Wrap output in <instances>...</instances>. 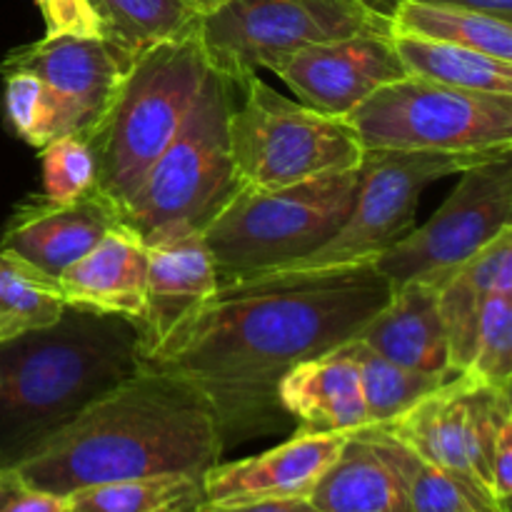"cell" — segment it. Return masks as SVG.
I'll use <instances>...</instances> for the list:
<instances>
[{"label":"cell","mask_w":512,"mask_h":512,"mask_svg":"<svg viewBox=\"0 0 512 512\" xmlns=\"http://www.w3.org/2000/svg\"><path fill=\"white\" fill-rule=\"evenodd\" d=\"M373 428L403 483L410 512H510L483 485L428 463L380 425Z\"/></svg>","instance_id":"25"},{"label":"cell","mask_w":512,"mask_h":512,"mask_svg":"<svg viewBox=\"0 0 512 512\" xmlns=\"http://www.w3.org/2000/svg\"><path fill=\"white\" fill-rule=\"evenodd\" d=\"M243 90L228 123L240 188L273 190L360 168L365 148L348 120L308 108L258 75Z\"/></svg>","instance_id":"7"},{"label":"cell","mask_w":512,"mask_h":512,"mask_svg":"<svg viewBox=\"0 0 512 512\" xmlns=\"http://www.w3.org/2000/svg\"><path fill=\"white\" fill-rule=\"evenodd\" d=\"M360 33L390 35L368 0H230L198 23L210 70L240 88L298 50Z\"/></svg>","instance_id":"9"},{"label":"cell","mask_w":512,"mask_h":512,"mask_svg":"<svg viewBox=\"0 0 512 512\" xmlns=\"http://www.w3.org/2000/svg\"><path fill=\"white\" fill-rule=\"evenodd\" d=\"M345 348L358 363L368 425L390 423L450 380L445 375L418 373V370L390 363L358 338L348 340Z\"/></svg>","instance_id":"29"},{"label":"cell","mask_w":512,"mask_h":512,"mask_svg":"<svg viewBox=\"0 0 512 512\" xmlns=\"http://www.w3.org/2000/svg\"><path fill=\"white\" fill-rule=\"evenodd\" d=\"M278 400L303 433H353L368 425L358 363L345 345L288 370Z\"/></svg>","instance_id":"20"},{"label":"cell","mask_w":512,"mask_h":512,"mask_svg":"<svg viewBox=\"0 0 512 512\" xmlns=\"http://www.w3.org/2000/svg\"><path fill=\"white\" fill-rule=\"evenodd\" d=\"M185 3H188V8L193 10L198 18H203V15H208V13H213V10L223 8V5L230 3V0H185Z\"/></svg>","instance_id":"38"},{"label":"cell","mask_w":512,"mask_h":512,"mask_svg":"<svg viewBox=\"0 0 512 512\" xmlns=\"http://www.w3.org/2000/svg\"><path fill=\"white\" fill-rule=\"evenodd\" d=\"M65 308L58 278L10 250H0V310L30 333L58 323Z\"/></svg>","instance_id":"30"},{"label":"cell","mask_w":512,"mask_h":512,"mask_svg":"<svg viewBox=\"0 0 512 512\" xmlns=\"http://www.w3.org/2000/svg\"><path fill=\"white\" fill-rule=\"evenodd\" d=\"M23 333H28V330H25L23 325L13 318V315H8L5 310H0V345L8 343V340L20 338Z\"/></svg>","instance_id":"37"},{"label":"cell","mask_w":512,"mask_h":512,"mask_svg":"<svg viewBox=\"0 0 512 512\" xmlns=\"http://www.w3.org/2000/svg\"><path fill=\"white\" fill-rule=\"evenodd\" d=\"M390 293L373 263L218 285L143 368L193 383L213 408L223 448L265 438L293 423L278 400L283 375L358 338Z\"/></svg>","instance_id":"1"},{"label":"cell","mask_w":512,"mask_h":512,"mask_svg":"<svg viewBox=\"0 0 512 512\" xmlns=\"http://www.w3.org/2000/svg\"><path fill=\"white\" fill-rule=\"evenodd\" d=\"M203 503V478L158 475L75 490L68 512H195Z\"/></svg>","instance_id":"28"},{"label":"cell","mask_w":512,"mask_h":512,"mask_svg":"<svg viewBox=\"0 0 512 512\" xmlns=\"http://www.w3.org/2000/svg\"><path fill=\"white\" fill-rule=\"evenodd\" d=\"M138 338L133 320L65 308L58 323L0 345V468L23 463L138 373Z\"/></svg>","instance_id":"3"},{"label":"cell","mask_w":512,"mask_h":512,"mask_svg":"<svg viewBox=\"0 0 512 512\" xmlns=\"http://www.w3.org/2000/svg\"><path fill=\"white\" fill-rule=\"evenodd\" d=\"M460 375L483 388L512 393V290L485 295L473 360Z\"/></svg>","instance_id":"31"},{"label":"cell","mask_w":512,"mask_h":512,"mask_svg":"<svg viewBox=\"0 0 512 512\" xmlns=\"http://www.w3.org/2000/svg\"><path fill=\"white\" fill-rule=\"evenodd\" d=\"M45 20V38H100L103 23L90 0H35Z\"/></svg>","instance_id":"33"},{"label":"cell","mask_w":512,"mask_h":512,"mask_svg":"<svg viewBox=\"0 0 512 512\" xmlns=\"http://www.w3.org/2000/svg\"><path fill=\"white\" fill-rule=\"evenodd\" d=\"M350 433H303L253 458L218 463L203 475L205 503L310 498Z\"/></svg>","instance_id":"14"},{"label":"cell","mask_w":512,"mask_h":512,"mask_svg":"<svg viewBox=\"0 0 512 512\" xmlns=\"http://www.w3.org/2000/svg\"><path fill=\"white\" fill-rule=\"evenodd\" d=\"M388 20L390 35L463 45L512 63V20L420 0H398Z\"/></svg>","instance_id":"23"},{"label":"cell","mask_w":512,"mask_h":512,"mask_svg":"<svg viewBox=\"0 0 512 512\" xmlns=\"http://www.w3.org/2000/svg\"><path fill=\"white\" fill-rule=\"evenodd\" d=\"M420 3L453 5V8L475 10V13L495 15V18L512 20V0H420Z\"/></svg>","instance_id":"36"},{"label":"cell","mask_w":512,"mask_h":512,"mask_svg":"<svg viewBox=\"0 0 512 512\" xmlns=\"http://www.w3.org/2000/svg\"><path fill=\"white\" fill-rule=\"evenodd\" d=\"M208 70L195 28L143 50L123 73L98 130L88 140L98 160L95 190L118 215L183 128Z\"/></svg>","instance_id":"4"},{"label":"cell","mask_w":512,"mask_h":512,"mask_svg":"<svg viewBox=\"0 0 512 512\" xmlns=\"http://www.w3.org/2000/svg\"><path fill=\"white\" fill-rule=\"evenodd\" d=\"M358 170L273 190L240 188L203 230L218 283L288 268L328 243L353 208Z\"/></svg>","instance_id":"6"},{"label":"cell","mask_w":512,"mask_h":512,"mask_svg":"<svg viewBox=\"0 0 512 512\" xmlns=\"http://www.w3.org/2000/svg\"><path fill=\"white\" fill-rule=\"evenodd\" d=\"M233 88L208 70L183 128L120 208V223L145 245L188 230L203 233L240 190L228 133Z\"/></svg>","instance_id":"5"},{"label":"cell","mask_w":512,"mask_h":512,"mask_svg":"<svg viewBox=\"0 0 512 512\" xmlns=\"http://www.w3.org/2000/svg\"><path fill=\"white\" fill-rule=\"evenodd\" d=\"M58 283L68 308L118 315L138 325L148 290V245L123 223L113 225L58 275Z\"/></svg>","instance_id":"17"},{"label":"cell","mask_w":512,"mask_h":512,"mask_svg":"<svg viewBox=\"0 0 512 512\" xmlns=\"http://www.w3.org/2000/svg\"><path fill=\"white\" fill-rule=\"evenodd\" d=\"M0 512H68V498L35 488L8 465L0 468Z\"/></svg>","instance_id":"34"},{"label":"cell","mask_w":512,"mask_h":512,"mask_svg":"<svg viewBox=\"0 0 512 512\" xmlns=\"http://www.w3.org/2000/svg\"><path fill=\"white\" fill-rule=\"evenodd\" d=\"M368 348L408 370L455 378L448 335L438 303V285L425 278L395 285L388 303L358 333Z\"/></svg>","instance_id":"19"},{"label":"cell","mask_w":512,"mask_h":512,"mask_svg":"<svg viewBox=\"0 0 512 512\" xmlns=\"http://www.w3.org/2000/svg\"><path fill=\"white\" fill-rule=\"evenodd\" d=\"M505 153H433V150H365L353 208L343 228L315 253L283 270H320L375 263L415 228L425 188Z\"/></svg>","instance_id":"10"},{"label":"cell","mask_w":512,"mask_h":512,"mask_svg":"<svg viewBox=\"0 0 512 512\" xmlns=\"http://www.w3.org/2000/svg\"><path fill=\"white\" fill-rule=\"evenodd\" d=\"M510 400L512 393H498L455 375L380 428L428 463L493 493L490 463L500 425L512 418Z\"/></svg>","instance_id":"12"},{"label":"cell","mask_w":512,"mask_h":512,"mask_svg":"<svg viewBox=\"0 0 512 512\" xmlns=\"http://www.w3.org/2000/svg\"><path fill=\"white\" fill-rule=\"evenodd\" d=\"M118 223V210L98 190L75 203L28 195L5 223L0 250H10L58 278Z\"/></svg>","instance_id":"15"},{"label":"cell","mask_w":512,"mask_h":512,"mask_svg":"<svg viewBox=\"0 0 512 512\" xmlns=\"http://www.w3.org/2000/svg\"><path fill=\"white\" fill-rule=\"evenodd\" d=\"M345 120L365 150H512V95L448 88L413 75L370 93Z\"/></svg>","instance_id":"8"},{"label":"cell","mask_w":512,"mask_h":512,"mask_svg":"<svg viewBox=\"0 0 512 512\" xmlns=\"http://www.w3.org/2000/svg\"><path fill=\"white\" fill-rule=\"evenodd\" d=\"M425 280L438 285L440 315L448 335L450 370L460 375L473 360L485 295L495 290H512V225L500 230L463 265L438 278Z\"/></svg>","instance_id":"21"},{"label":"cell","mask_w":512,"mask_h":512,"mask_svg":"<svg viewBox=\"0 0 512 512\" xmlns=\"http://www.w3.org/2000/svg\"><path fill=\"white\" fill-rule=\"evenodd\" d=\"M295 98L320 113L348 118L370 93L405 78L393 35L360 33L310 45L273 68Z\"/></svg>","instance_id":"13"},{"label":"cell","mask_w":512,"mask_h":512,"mask_svg":"<svg viewBox=\"0 0 512 512\" xmlns=\"http://www.w3.org/2000/svg\"><path fill=\"white\" fill-rule=\"evenodd\" d=\"M5 125L30 148H45L58 138H80L88 143L93 123L73 103L25 70L3 75Z\"/></svg>","instance_id":"24"},{"label":"cell","mask_w":512,"mask_h":512,"mask_svg":"<svg viewBox=\"0 0 512 512\" xmlns=\"http://www.w3.org/2000/svg\"><path fill=\"white\" fill-rule=\"evenodd\" d=\"M13 70L33 73L55 93L73 100L90 118L93 133L125 73L113 50L100 38H43L20 45L0 60V75Z\"/></svg>","instance_id":"18"},{"label":"cell","mask_w":512,"mask_h":512,"mask_svg":"<svg viewBox=\"0 0 512 512\" xmlns=\"http://www.w3.org/2000/svg\"><path fill=\"white\" fill-rule=\"evenodd\" d=\"M405 75L460 90L512 95V63L463 45L393 35Z\"/></svg>","instance_id":"27"},{"label":"cell","mask_w":512,"mask_h":512,"mask_svg":"<svg viewBox=\"0 0 512 512\" xmlns=\"http://www.w3.org/2000/svg\"><path fill=\"white\" fill-rule=\"evenodd\" d=\"M195 512H318L308 498L248 500V503H203Z\"/></svg>","instance_id":"35"},{"label":"cell","mask_w":512,"mask_h":512,"mask_svg":"<svg viewBox=\"0 0 512 512\" xmlns=\"http://www.w3.org/2000/svg\"><path fill=\"white\" fill-rule=\"evenodd\" d=\"M43 198L53 203H75L98 188V160L80 138H58L40 148Z\"/></svg>","instance_id":"32"},{"label":"cell","mask_w":512,"mask_h":512,"mask_svg":"<svg viewBox=\"0 0 512 512\" xmlns=\"http://www.w3.org/2000/svg\"><path fill=\"white\" fill-rule=\"evenodd\" d=\"M218 273L203 233L165 235L148 245V290L138 323L140 365L160 348L170 330L218 290Z\"/></svg>","instance_id":"16"},{"label":"cell","mask_w":512,"mask_h":512,"mask_svg":"<svg viewBox=\"0 0 512 512\" xmlns=\"http://www.w3.org/2000/svg\"><path fill=\"white\" fill-rule=\"evenodd\" d=\"M103 23V40L118 63L128 65L143 50L198 28L200 18L185 0H90Z\"/></svg>","instance_id":"26"},{"label":"cell","mask_w":512,"mask_h":512,"mask_svg":"<svg viewBox=\"0 0 512 512\" xmlns=\"http://www.w3.org/2000/svg\"><path fill=\"white\" fill-rule=\"evenodd\" d=\"M223 450L213 408L193 383L140 368L15 468L35 488L68 498L118 480L203 478Z\"/></svg>","instance_id":"2"},{"label":"cell","mask_w":512,"mask_h":512,"mask_svg":"<svg viewBox=\"0 0 512 512\" xmlns=\"http://www.w3.org/2000/svg\"><path fill=\"white\" fill-rule=\"evenodd\" d=\"M458 175V185L433 218L410 230L373 263L393 288L458 268L512 225V150Z\"/></svg>","instance_id":"11"},{"label":"cell","mask_w":512,"mask_h":512,"mask_svg":"<svg viewBox=\"0 0 512 512\" xmlns=\"http://www.w3.org/2000/svg\"><path fill=\"white\" fill-rule=\"evenodd\" d=\"M308 500L318 512H410L403 483L373 425L348 435Z\"/></svg>","instance_id":"22"}]
</instances>
